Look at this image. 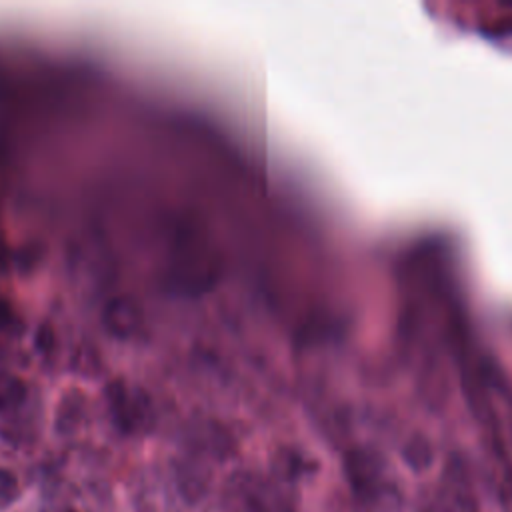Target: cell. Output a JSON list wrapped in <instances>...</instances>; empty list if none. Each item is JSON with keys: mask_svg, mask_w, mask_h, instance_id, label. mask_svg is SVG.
<instances>
[{"mask_svg": "<svg viewBox=\"0 0 512 512\" xmlns=\"http://www.w3.org/2000/svg\"><path fill=\"white\" fill-rule=\"evenodd\" d=\"M224 504L228 512H292L294 496L278 478L242 472L226 484Z\"/></svg>", "mask_w": 512, "mask_h": 512, "instance_id": "1", "label": "cell"}, {"mask_svg": "<svg viewBox=\"0 0 512 512\" xmlns=\"http://www.w3.org/2000/svg\"><path fill=\"white\" fill-rule=\"evenodd\" d=\"M404 460L406 464L416 470V472H422L430 466V460H432V452L428 448V444L424 440H412L406 448H404Z\"/></svg>", "mask_w": 512, "mask_h": 512, "instance_id": "4", "label": "cell"}, {"mask_svg": "<svg viewBox=\"0 0 512 512\" xmlns=\"http://www.w3.org/2000/svg\"><path fill=\"white\" fill-rule=\"evenodd\" d=\"M68 512H74V510H68Z\"/></svg>", "mask_w": 512, "mask_h": 512, "instance_id": "6", "label": "cell"}, {"mask_svg": "<svg viewBox=\"0 0 512 512\" xmlns=\"http://www.w3.org/2000/svg\"><path fill=\"white\" fill-rule=\"evenodd\" d=\"M422 512H478V508L466 490L454 488L446 496H440L438 500H434Z\"/></svg>", "mask_w": 512, "mask_h": 512, "instance_id": "3", "label": "cell"}, {"mask_svg": "<svg viewBox=\"0 0 512 512\" xmlns=\"http://www.w3.org/2000/svg\"><path fill=\"white\" fill-rule=\"evenodd\" d=\"M18 496H20V484L16 476L10 470L0 468V510L14 504Z\"/></svg>", "mask_w": 512, "mask_h": 512, "instance_id": "5", "label": "cell"}, {"mask_svg": "<svg viewBox=\"0 0 512 512\" xmlns=\"http://www.w3.org/2000/svg\"><path fill=\"white\" fill-rule=\"evenodd\" d=\"M346 478L352 486V490L368 500V498H374L376 492L380 490V466L376 462V458H372L370 454L366 452H352L348 458H346Z\"/></svg>", "mask_w": 512, "mask_h": 512, "instance_id": "2", "label": "cell"}]
</instances>
